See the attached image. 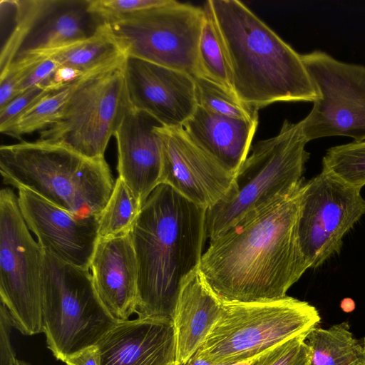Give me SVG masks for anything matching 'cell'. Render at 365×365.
Returning <instances> with one entry per match:
<instances>
[{"instance_id": "cell-1", "label": "cell", "mask_w": 365, "mask_h": 365, "mask_svg": "<svg viewBox=\"0 0 365 365\" xmlns=\"http://www.w3.org/2000/svg\"><path fill=\"white\" fill-rule=\"evenodd\" d=\"M299 189L210 241L198 271L222 302L284 298L309 268L297 235Z\"/></svg>"}, {"instance_id": "cell-2", "label": "cell", "mask_w": 365, "mask_h": 365, "mask_svg": "<svg viewBox=\"0 0 365 365\" xmlns=\"http://www.w3.org/2000/svg\"><path fill=\"white\" fill-rule=\"evenodd\" d=\"M207 210L161 183L130 232L138 267L139 318L173 320L184 281L198 269Z\"/></svg>"}, {"instance_id": "cell-3", "label": "cell", "mask_w": 365, "mask_h": 365, "mask_svg": "<svg viewBox=\"0 0 365 365\" xmlns=\"http://www.w3.org/2000/svg\"><path fill=\"white\" fill-rule=\"evenodd\" d=\"M239 100L259 110L279 101L314 102L318 94L302 56L243 3L208 0Z\"/></svg>"}, {"instance_id": "cell-4", "label": "cell", "mask_w": 365, "mask_h": 365, "mask_svg": "<svg viewBox=\"0 0 365 365\" xmlns=\"http://www.w3.org/2000/svg\"><path fill=\"white\" fill-rule=\"evenodd\" d=\"M0 173L4 184L81 217L100 216L115 185L105 158H88L40 139L1 145Z\"/></svg>"}, {"instance_id": "cell-5", "label": "cell", "mask_w": 365, "mask_h": 365, "mask_svg": "<svg viewBox=\"0 0 365 365\" xmlns=\"http://www.w3.org/2000/svg\"><path fill=\"white\" fill-rule=\"evenodd\" d=\"M300 122L285 120L279 133L257 142L235 175L231 195L207 210L206 237L215 240L245 217L297 191L309 153Z\"/></svg>"}, {"instance_id": "cell-6", "label": "cell", "mask_w": 365, "mask_h": 365, "mask_svg": "<svg viewBox=\"0 0 365 365\" xmlns=\"http://www.w3.org/2000/svg\"><path fill=\"white\" fill-rule=\"evenodd\" d=\"M319 322L314 307L288 296L262 302H222L219 319L196 353L213 365L253 359L308 333Z\"/></svg>"}, {"instance_id": "cell-7", "label": "cell", "mask_w": 365, "mask_h": 365, "mask_svg": "<svg viewBox=\"0 0 365 365\" xmlns=\"http://www.w3.org/2000/svg\"><path fill=\"white\" fill-rule=\"evenodd\" d=\"M42 319L47 346L62 361L97 344L117 322L98 298L89 269L43 250Z\"/></svg>"}, {"instance_id": "cell-8", "label": "cell", "mask_w": 365, "mask_h": 365, "mask_svg": "<svg viewBox=\"0 0 365 365\" xmlns=\"http://www.w3.org/2000/svg\"><path fill=\"white\" fill-rule=\"evenodd\" d=\"M125 61L87 73L60 118L40 131L39 139L62 145L88 158L104 159L111 136L131 108L125 83Z\"/></svg>"}, {"instance_id": "cell-9", "label": "cell", "mask_w": 365, "mask_h": 365, "mask_svg": "<svg viewBox=\"0 0 365 365\" xmlns=\"http://www.w3.org/2000/svg\"><path fill=\"white\" fill-rule=\"evenodd\" d=\"M203 6L173 0L104 23L127 56L200 75L198 46Z\"/></svg>"}, {"instance_id": "cell-10", "label": "cell", "mask_w": 365, "mask_h": 365, "mask_svg": "<svg viewBox=\"0 0 365 365\" xmlns=\"http://www.w3.org/2000/svg\"><path fill=\"white\" fill-rule=\"evenodd\" d=\"M10 188L0 192V297L24 335L43 332V250Z\"/></svg>"}, {"instance_id": "cell-11", "label": "cell", "mask_w": 365, "mask_h": 365, "mask_svg": "<svg viewBox=\"0 0 365 365\" xmlns=\"http://www.w3.org/2000/svg\"><path fill=\"white\" fill-rule=\"evenodd\" d=\"M301 56L318 94L310 113L299 121L307 142L330 136L365 140V66L322 51Z\"/></svg>"}, {"instance_id": "cell-12", "label": "cell", "mask_w": 365, "mask_h": 365, "mask_svg": "<svg viewBox=\"0 0 365 365\" xmlns=\"http://www.w3.org/2000/svg\"><path fill=\"white\" fill-rule=\"evenodd\" d=\"M361 190L323 170L301 186L297 235L309 268L339 253L344 235L365 214Z\"/></svg>"}, {"instance_id": "cell-13", "label": "cell", "mask_w": 365, "mask_h": 365, "mask_svg": "<svg viewBox=\"0 0 365 365\" xmlns=\"http://www.w3.org/2000/svg\"><path fill=\"white\" fill-rule=\"evenodd\" d=\"M14 23L0 54V75L25 56L48 57L98 32L102 21L88 0L12 1Z\"/></svg>"}, {"instance_id": "cell-14", "label": "cell", "mask_w": 365, "mask_h": 365, "mask_svg": "<svg viewBox=\"0 0 365 365\" xmlns=\"http://www.w3.org/2000/svg\"><path fill=\"white\" fill-rule=\"evenodd\" d=\"M162 141L161 183L208 210L232 192L233 175L196 145L182 126L155 128Z\"/></svg>"}, {"instance_id": "cell-15", "label": "cell", "mask_w": 365, "mask_h": 365, "mask_svg": "<svg viewBox=\"0 0 365 365\" xmlns=\"http://www.w3.org/2000/svg\"><path fill=\"white\" fill-rule=\"evenodd\" d=\"M18 201L43 251L65 263L90 269L98 240L99 216L73 215L25 188L19 189Z\"/></svg>"}, {"instance_id": "cell-16", "label": "cell", "mask_w": 365, "mask_h": 365, "mask_svg": "<svg viewBox=\"0 0 365 365\" xmlns=\"http://www.w3.org/2000/svg\"><path fill=\"white\" fill-rule=\"evenodd\" d=\"M124 77L131 108L166 127H181L197 107L194 78L185 72L127 56Z\"/></svg>"}, {"instance_id": "cell-17", "label": "cell", "mask_w": 365, "mask_h": 365, "mask_svg": "<svg viewBox=\"0 0 365 365\" xmlns=\"http://www.w3.org/2000/svg\"><path fill=\"white\" fill-rule=\"evenodd\" d=\"M159 125L162 124L152 115L130 108L114 134L118 177L141 207L161 184L162 141L155 130Z\"/></svg>"}, {"instance_id": "cell-18", "label": "cell", "mask_w": 365, "mask_h": 365, "mask_svg": "<svg viewBox=\"0 0 365 365\" xmlns=\"http://www.w3.org/2000/svg\"><path fill=\"white\" fill-rule=\"evenodd\" d=\"M101 365H176L173 320L139 318L119 321L97 343Z\"/></svg>"}, {"instance_id": "cell-19", "label": "cell", "mask_w": 365, "mask_h": 365, "mask_svg": "<svg viewBox=\"0 0 365 365\" xmlns=\"http://www.w3.org/2000/svg\"><path fill=\"white\" fill-rule=\"evenodd\" d=\"M89 269L98 298L117 322L137 313L138 267L129 234L98 238Z\"/></svg>"}, {"instance_id": "cell-20", "label": "cell", "mask_w": 365, "mask_h": 365, "mask_svg": "<svg viewBox=\"0 0 365 365\" xmlns=\"http://www.w3.org/2000/svg\"><path fill=\"white\" fill-rule=\"evenodd\" d=\"M258 122L223 116L197 106L182 128L196 145L236 175L248 156Z\"/></svg>"}, {"instance_id": "cell-21", "label": "cell", "mask_w": 365, "mask_h": 365, "mask_svg": "<svg viewBox=\"0 0 365 365\" xmlns=\"http://www.w3.org/2000/svg\"><path fill=\"white\" fill-rule=\"evenodd\" d=\"M222 311V302L205 284L198 269L182 283L173 318L177 364L186 362L200 348Z\"/></svg>"}, {"instance_id": "cell-22", "label": "cell", "mask_w": 365, "mask_h": 365, "mask_svg": "<svg viewBox=\"0 0 365 365\" xmlns=\"http://www.w3.org/2000/svg\"><path fill=\"white\" fill-rule=\"evenodd\" d=\"M309 365H365V337L356 339L347 322L328 329L317 327L306 336Z\"/></svg>"}, {"instance_id": "cell-23", "label": "cell", "mask_w": 365, "mask_h": 365, "mask_svg": "<svg viewBox=\"0 0 365 365\" xmlns=\"http://www.w3.org/2000/svg\"><path fill=\"white\" fill-rule=\"evenodd\" d=\"M61 66L89 72L123 63L127 56L103 24L93 36L50 56Z\"/></svg>"}, {"instance_id": "cell-24", "label": "cell", "mask_w": 365, "mask_h": 365, "mask_svg": "<svg viewBox=\"0 0 365 365\" xmlns=\"http://www.w3.org/2000/svg\"><path fill=\"white\" fill-rule=\"evenodd\" d=\"M82 78L48 93L10 122L0 127L1 133L21 139L23 135L48 128L60 118L66 102Z\"/></svg>"}, {"instance_id": "cell-25", "label": "cell", "mask_w": 365, "mask_h": 365, "mask_svg": "<svg viewBox=\"0 0 365 365\" xmlns=\"http://www.w3.org/2000/svg\"><path fill=\"white\" fill-rule=\"evenodd\" d=\"M140 209L127 185L118 177L99 216L98 238H112L129 234Z\"/></svg>"}, {"instance_id": "cell-26", "label": "cell", "mask_w": 365, "mask_h": 365, "mask_svg": "<svg viewBox=\"0 0 365 365\" xmlns=\"http://www.w3.org/2000/svg\"><path fill=\"white\" fill-rule=\"evenodd\" d=\"M205 16L198 46L200 75L234 93L231 73L222 43L208 10Z\"/></svg>"}, {"instance_id": "cell-27", "label": "cell", "mask_w": 365, "mask_h": 365, "mask_svg": "<svg viewBox=\"0 0 365 365\" xmlns=\"http://www.w3.org/2000/svg\"><path fill=\"white\" fill-rule=\"evenodd\" d=\"M193 78L197 106L213 113L232 118L259 119L258 110L242 102L234 93L202 76Z\"/></svg>"}, {"instance_id": "cell-28", "label": "cell", "mask_w": 365, "mask_h": 365, "mask_svg": "<svg viewBox=\"0 0 365 365\" xmlns=\"http://www.w3.org/2000/svg\"><path fill=\"white\" fill-rule=\"evenodd\" d=\"M322 170L361 189L365 185V140L328 149L322 159Z\"/></svg>"}, {"instance_id": "cell-29", "label": "cell", "mask_w": 365, "mask_h": 365, "mask_svg": "<svg viewBox=\"0 0 365 365\" xmlns=\"http://www.w3.org/2000/svg\"><path fill=\"white\" fill-rule=\"evenodd\" d=\"M307 333L293 337L258 356L253 365H309L310 349Z\"/></svg>"}, {"instance_id": "cell-30", "label": "cell", "mask_w": 365, "mask_h": 365, "mask_svg": "<svg viewBox=\"0 0 365 365\" xmlns=\"http://www.w3.org/2000/svg\"><path fill=\"white\" fill-rule=\"evenodd\" d=\"M168 0H88V9L103 24L159 6Z\"/></svg>"}, {"instance_id": "cell-31", "label": "cell", "mask_w": 365, "mask_h": 365, "mask_svg": "<svg viewBox=\"0 0 365 365\" xmlns=\"http://www.w3.org/2000/svg\"><path fill=\"white\" fill-rule=\"evenodd\" d=\"M58 89H55L51 86L41 84L16 96L6 105L0 108V127L10 122L44 96Z\"/></svg>"}, {"instance_id": "cell-32", "label": "cell", "mask_w": 365, "mask_h": 365, "mask_svg": "<svg viewBox=\"0 0 365 365\" xmlns=\"http://www.w3.org/2000/svg\"><path fill=\"white\" fill-rule=\"evenodd\" d=\"M60 66L57 61L51 57L42 61L19 84L16 96L38 85L50 86L49 81L55 71Z\"/></svg>"}, {"instance_id": "cell-33", "label": "cell", "mask_w": 365, "mask_h": 365, "mask_svg": "<svg viewBox=\"0 0 365 365\" xmlns=\"http://www.w3.org/2000/svg\"><path fill=\"white\" fill-rule=\"evenodd\" d=\"M14 327L10 314L3 302L0 305V365H9L16 359L11 343Z\"/></svg>"}, {"instance_id": "cell-34", "label": "cell", "mask_w": 365, "mask_h": 365, "mask_svg": "<svg viewBox=\"0 0 365 365\" xmlns=\"http://www.w3.org/2000/svg\"><path fill=\"white\" fill-rule=\"evenodd\" d=\"M66 365H101V353L97 344L78 350L63 361Z\"/></svg>"}, {"instance_id": "cell-35", "label": "cell", "mask_w": 365, "mask_h": 365, "mask_svg": "<svg viewBox=\"0 0 365 365\" xmlns=\"http://www.w3.org/2000/svg\"><path fill=\"white\" fill-rule=\"evenodd\" d=\"M89 72L86 73L73 67L60 66L53 73L49 85L56 89H60L82 78Z\"/></svg>"}, {"instance_id": "cell-36", "label": "cell", "mask_w": 365, "mask_h": 365, "mask_svg": "<svg viewBox=\"0 0 365 365\" xmlns=\"http://www.w3.org/2000/svg\"><path fill=\"white\" fill-rule=\"evenodd\" d=\"M176 365H213L200 357L196 352L185 363Z\"/></svg>"}, {"instance_id": "cell-37", "label": "cell", "mask_w": 365, "mask_h": 365, "mask_svg": "<svg viewBox=\"0 0 365 365\" xmlns=\"http://www.w3.org/2000/svg\"><path fill=\"white\" fill-rule=\"evenodd\" d=\"M255 359L247 360V361H240V362H237V363H235V364H229V365H253Z\"/></svg>"}, {"instance_id": "cell-38", "label": "cell", "mask_w": 365, "mask_h": 365, "mask_svg": "<svg viewBox=\"0 0 365 365\" xmlns=\"http://www.w3.org/2000/svg\"><path fill=\"white\" fill-rule=\"evenodd\" d=\"M9 365H29V364L26 363L25 361H23L16 359L13 361H11Z\"/></svg>"}]
</instances>
